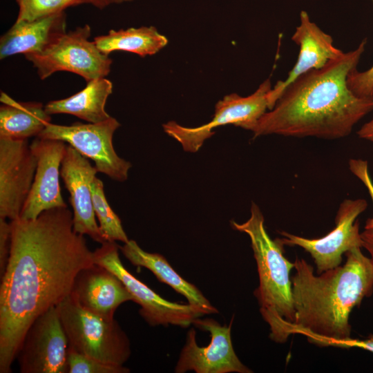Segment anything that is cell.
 Returning <instances> with one entry per match:
<instances>
[{
	"label": "cell",
	"instance_id": "6da1fadb",
	"mask_svg": "<svg viewBox=\"0 0 373 373\" xmlns=\"http://www.w3.org/2000/svg\"><path fill=\"white\" fill-rule=\"evenodd\" d=\"M10 255L0 285V373H10L23 336L36 318L71 292L75 278L95 263L67 207L35 219L10 221Z\"/></svg>",
	"mask_w": 373,
	"mask_h": 373
},
{
	"label": "cell",
	"instance_id": "7a4b0ae2",
	"mask_svg": "<svg viewBox=\"0 0 373 373\" xmlns=\"http://www.w3.org/2000/svg\"><path fill=\"white\" fill-rule=\"evenodd\" d=\"M366 43L364 39L354 50L299 76L269 112L245 129L252 131L254 137L276 134L332 140L349 135L355 124L373 111V97H358L347 84Z\"/></svg>",
	"mask_w": 373,
	"mask_h": 373
},
{
	"label": "cell",
	"instance_id": "3957f363",
	"mask_svg": "<svg viewBox=\"0 0 373 373\" xmlns=\"http://www.w3.org/2000/svg\"><path fill=\"white\" fill-rule=\"evenodd\" d=\"M345 255L343 265L319 276L305 259L296 258L291 279L295 320L290 335L304 334L320 346L350 338V313L373 293V262L358 247Z\"/></svg>",
	"mask_w": 373,
	"mask_h": 373
},
{
	"label": "cell",
	"instance_id": "277c9868",
	"mask_svg": "<svg viewBox=\"0 0 373 373\" xmlns=\"http://www.w3.org/2000/svg\"><path fill=\"white\" fill-rule=\"evenodd\" d=\"M250 212L246 222L231 221V226L249 237L259 276L254 295L262 316L269 325L270 338L276 343H285L295 320L289 277L294 264L284 256L279 239L272 240L268 235L264 216L256 203H251Z\"/></svg>",
	"mask_w": 373,
	"mask_h": 373
},
{
	"label": "cell",
	"instance_id": "5b68a950",
	"mask_svg": "<svg viewBox=\"0 0 373 373\" xmlns=\"http://www.w3.org/2000/svg\"><path fill=\"white\" fill-rule=\"evenodd\" d=\"M57 307L70 349L115 365L123 366L128 360L131 343L115 318L86 310L70 294Z\"/></svg>",
	"mask_w": 373,
	"mask_h": 373
},
{
	"label": "cell",
	"instance_id": "8992f818",
	"mask_svg": "<svg viewBox=\"0 0 373 373\" xmlns=\"http://www.w3.org/2000/svg\"><path fill=\"white\" fill-rule=\"evenodd\" d=\"M91 28L86 24L64 32L43 50L25 55L44 80L57 71L82 76L86 82L103 78L111 71L112 59L89 41Z\"/></svg>",
	"mask_w": 373,
	"mask_h": 373
},
{
	"label": "cell",
	"instance_id": "52a82bcc",
	"mask_svg": "<svg viewBox=\"0 0 373 373\" xmlns=\"http://www.w3.org/2000/svg\"><path fill=\"white\" fill-rule=\"evenodd\" d=\"M119 249L115 242H106L93 251L94 262L120 279L131 294L132 300L140 306V316L151 326L173 325L186 327L206 314L200 307L189 303H173L161 297L124 267Z\"/></svg>",
	"mask_w": 373,
	"mask_h": 373
},
{
	"label": "cell",
	"instance_id": "ba28073f",
	"mask_svg": "<svg viewBox=\"0 0 373 373\" xmlns=\"http://www.w3.org/2000/svg\"><path fill=\"white\" fill-rule=\"evenodd\" d=\"M119 122L110 117L98 123H75L70 126L48 124L37 137L68 142L84 157L92 160L98 172L124 182L131 164L119 157L113 145Z\"/></svg>",
	"mask_w": 373,
	"mask_h": 373
},
{
	"label": "cell",
	"instance_id": "9c48e42d",
	"mask_svg": "<svg viewBox=\"0 0 373 373\" xmlns=\"http://www.w3.org/2000/svg\"><path fill=\"white\" fill-rule=\"evenodd\" d=\"M271 84L269 79L264 81L258 89L247 97L232 93L224 97L216 105L213 119L197 127H185L174 121L163 124L164 132L191 153L197 152L204 142L214 135L213 129L226 124L245 128L255 122L269 109L268 94Z\"/></svg>",
	"mask_w": 373,
	"mask_h": 373
},
{
	"label": "cell",
	"instance_id": "30bf717a",
	"mask_svg": "<svg viewBox=\"0 0 373 373\" xmlns=\"http://www.w3.org/2000/svg\"><path fill=\"white\" fill-rule=\"evenodd\" d=\"M68 342L57 306L31 323L17 351L21 373H68Z\"/></svg>",
	"mask_w": 373,
	"mask_h": 373
},
{
	"label": "cell",
	"instance_id": "8fae6325",
	"mask_svg": "<svg viewBox=\"0 0 373 373\" xmlns=\"http://www.w3.org/2000/svg\"><path fill=\"white\" fill-rule=\"evenodd\" d=\"M367 207L365 199H345L337 211L335 227L325 236L308 239L281 231L283 238L278 239L283 245L299 246L309 252L320 274L341 265L342 256L347 251L363 247L360 224L356 218Z\"/></svg>",
	"mask_w": 373,
	"mask_h": 373
},
{
	"label": "cell",
	"instance_id": "7c38bea8",
	"mask_svg": "<svg viewBox=\"0 0 373 373\" xmlns=\"http://www.w3.org/2000/svg\"><path fill=\"white\" fill-rule=\"evenodd\" d=\"M232 321L229 325H222L213 318H198L193 325L211 334V342L207 347L196 343V332L191 328L175 367V373L194 371L196 373H251L234 352L231 337Z\"/></svg>",
	"mask_w": 373,
	"mask_h": 373
},
{
	"label": "cell",
	"instance_id": "4fadbf2b",
	"mask_svg": "<svg viewBox=\"0 0 373 373\" xmlns=\"http://www.w3.org/2000/svg\"><path fill=\"white\" fill-rule=\"evenodd\" d=\"M37 169L28 139L0 137V218L20 217Z\"/></svg>",
	"mask_w": 373,
	"mask_h": 373
},
{
	"label": "cell",
	"instance_id": "5bb4252c",
	"mask_svg": "<svg viewBox=\"0 0 373 373\" xmlns=\"http://www.w3.org/2000/svg\"><path fill=\"white\" fill-rule=\"evenodd\" d=\"M30 144L37 159V169L19 217L23 219H35L46 210L67 207L59 184V167L67 145L61 140L39 137Z\"/></svg>",
	"mask_w": 373,
	"mask_h": 373
},
{
	"label": "cell",
	"instance_id": "9a60e30c",
	"mask_svg": "<svg viewBox=\"0 0 373 373\" xmlns=\"http://www.w3.org/2000/svg\"><path fill=\"white\" fill-rule=\"evenodd\" d=\"M97 172L87 157L72 146H66L60 174L70 194L73 229L77 233L87 235L103 244L107 241L96 222L91 190L92 182Z\"/></svg>",
	"mask_w": 373,
	"mask_h": 373
},
{
	"label": "cell",
	"instance_id": "2e32d148",
	"mask_svg": "<svg viewBox=\"0 0 373 373\" xmlns=\"http://www.w3.org/2000/svg\"><path fill=\"white\" fill-rule=\"evenodd\" d=\"M70 295L84 309L108 320L117 307L132 300L124 283L106 267L94 263L76 276Z\"/></svg>",
	"mask_w": 373,
	"mask_h": 373
},
{
	"label": "cell",
	"instance_id": "e0dca14e",
	"mask_svg": "<svg viewBox=\"0 0 373 373\" xmlns=\"http://www.w3.org/2000/svg\"><path fill=\"white\" fill-rule=\"evenodd\" d=\"M300 25L291 36L292 41L299 46L297 61L287 77L283 81H278L269 91V110L274 107L284 89L296 78L311 70L323 68L343 52L334 46L331 35L310 20L307 12H300Z\"/></svg>",
	"mask_w": 373,
	"mask_h": 373
},
{
	"label": "cell",
	"instance_id": "ac0fdd59",
	"mask_svg": "<svg viewBox=\"0 0 373 373\" xmlns=\"http://www.w3.org/2000/svg\"><path fill=\"white\" fill-rule=\"evenodd\" d=\"M64 12L31 21H16L0 39V59L41 52L66 32Z\"/></svg>",
	"mask_w": 373,
	"mask_h": 373
},
{
	"label": "cell",
	"instance_id": "d6986e66",
	"mask_svg": "<svg viewBox=\"0 0 373 373\" xmlns=\"http://www.w3.org/2000/svg\"><path fill=\"white\" fill-rule=\"evenodd\" d=\"M119 249L132 265L150 270L160 282L183 295L189 304L200 307L206 314L218 313L198 287L182 278L161 254L144 251L133 240L119 246Z\"/></svg>",
	"mask_w": 373,
	"mask_h": 373
},
{
	"label": "cell",
	"instance_id": "ffe728a7",
	"mask_svg": "<svg viewBox=\"0 0 373 373\" xmlns=\"http://www.w3.org/2000/svg\"><path fill=\"white\" fill-rule=\"evenodd\" d=\"M0 101V137L20 140L38 137L50 123V115L41 102H17L3 92Z\"/></svg>",
	"mask_w": 373,
	"mask_h": 373
},
{
	"label": "cell",
	"instance_id": "44dd1931",
	"mask_svg": "<svg viewBox=\"0 0 373 373\" xmlns=\"http://www.w3.org/2000/svg\"><path fill=\"white\" fill-rule=\"evenodd\" d=\"M113 92V84L105 77L87 82L86 87L67 98L53 100L45 105L49 115L69 114L89 123H98L111 116L105 104Z\"/></svg>",
	"mask_w": 373,
	"mask_h": 373
},
{
	"label": "cell",
	"instance_id": "7402d4cb",
	"mask_svg": "<svg viewBox=\"0 0 373 373\" xmlns=\"http://www.w3.org/2000/svg\"><path fill=\"white\" fill-rule=\"evenodd\" d=\"M97 48L109 55L115 50L133 52L144 57L157 53L168 43L167 38L153 26L111 30L107 35L97 36L93 40Z\"/></svg>",
	"mask_w": 373,
	"mask_h": 373
},
{
	"label": "cell",
	"instance_id": "603a6c76",
	"mask_svg": "<svg viewBox=\"0 0 373 373\" xmlns=\"http://www.w3.org/2000/svg\"><path fill=\"white\" fill-rule=\"evenodd\" d=\"M91 190L93 209L99 221L100 231L107 242L121 241L127 242L126 234L119 218L110 207L104 190L103 182L97 176L94 178Z\"/></svg>",
	"mask_w": 373,
	"mask_h": 373
},
{
	"label": "cell",
	"instance_id": "cb8c5ba5",
	"mask_svg": "<svg viewBox=\"0 0 373 373\" xmlns=\"http://www.w3.org/2000/svg\"><path fill=\"white\" fill-rule=\"evenodd\" d=\"M17 21H31L59 12L68 7L89 3V0H16Z\"/></svg>",
	"mask_w": 373,
	"mask_h": 373
},
{
	"label": "cell",
	"instance_id": "d4e9b609",
	"mask_svg": "<svg viewBox=\"0 0 373 373\" xmlns=\"http://www.w3.org/2000/svg\"><path fill=\"white\" fill-rule=\"evenodd\" d=\"M68 373H128L131 370L123 366L103 363L79 354L68 347Z\"/></svg>",
	"mask_w": 373,
	"mask_h": 373
},
{
	"label": "cell",
	"instance_id": "484cf974",
	"mask_svg": "<svg viewBox=\"0 0 373 373\" xmlns=\"http://www.w3.org/2000/svg\"><path fill=\"white\" fill-rule=\"evenodd\" d=\"M347 84L356 96L373 97V66L362 72L356 68L352 70L347 75Z\"/></svg>",
	"mask_w": 373,
	"mask_h": 373
},
{
	"label": "cell",
	"instance_id": "4316f807",
	"mask_svg": "<svg viewBox=\"0 0 373 373\" xmlns=\"http://www.w3.org/2000/svg\"><path fill=\"white\" fill-rule=\"evenodd\" d=\"M350 171L358 178L366 187L373 204V182L368 171V163L362 159H350L349 160ZM365 229L373 230V216L366 221Z\"/></svg>",
	"mask_w": 373,
	"mask_h": 373
},
{
	"label": "cell",
	"instance_id": "83f0119b",
	"mask_svg": "<svg viewBox=\"0 0 373 373\" xmlns=\"http://www.w3.org/2000/svg\"><path fill=\"white\" fill-rule=\"evenodd\" d=\"M11 224L6 218H0V274L5 271L10 250Z\"/></svg>",
	"mask_w": 373,
	"mask_h": 373
},
{
	"label": "cell",
	"instance_id": "f1b7e54d",
	"mask_svg": "<svg viewBox=\"0 0 373 373\" xmlns=\"http://www.w3.org/2000/svg\"><path fill=\"white\" fill-rule=\"evenodd\" d=\"M325 346H334L342 348L357 347L373 353V334H370L367 337L363 339L352 338L350 337L344 340L330 341L327 342Z\"/></svg>",
	"mask_w": 373,
	"mask_h": 373
},
{
	"label": "cell",
	"instance_id": "f546056e",
	"mask_svg": "<svg viewBox=\"0 0 373 373\" xmlns=\"http://www.w3.org/2000/svg\"><path fill=\"white\" fill-rule=\"evenodd\" d=\"M364 247L370 254V258L373 262V230L365 229L361 233Z\"/></svg>",
	"mask_w": 373,
	"mask_h": 373
},
{
	"label": "cell",
	"instance_id": "4dcf8cb0",
	"mask_svg": "<svg viewBox=\"0 0 373 373\" xmlns=\"http://www.w3.org/2000/svg\"><path fill=\"white\" fill-rule=\"evenodd\" d=\"M356 133L359 138L373 142V118L365 123Z\"/></svg>",
	"mask_w": 373,
	"mask_h": 373
},
{
	"label": "cell",
	"instance_id": "1f68e13d",
	"mask_svg": "<svg viewBox=\"0 0 373 373\" xmlns=\"http://www.w3.org/2000/svg\"><path fill=\"white\" fill-rule=\"evenodd\" d=\"M132 1L134 0H89V3L93 4L99 9H103L111 4H118Z\"/></svg>",
	"mask_w": 373,
	"mask_h": 373
}]
</instances>
